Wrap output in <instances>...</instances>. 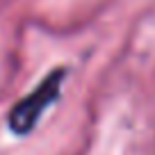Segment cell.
<instances>
[{"instance_id": "obj_1", "label": "cell", "mask_w": 155, "mask_h": 155, "mask_svg": "<svg viewBox=\"0 0 155 155\" xmlns=\"http://www.w3.org/2000/svg\"><path fill=\"white\" fill-rule=\"evenodd\" d=\"M68 68L66 66H55L50 68V73H46V78L30 94H25L23 98L12 105V110L7 112V128L14 135L25 137L37 128L39 119L46 114L50 105L62 96V87L66 82Z\"/></svg>"}]
</instances>
